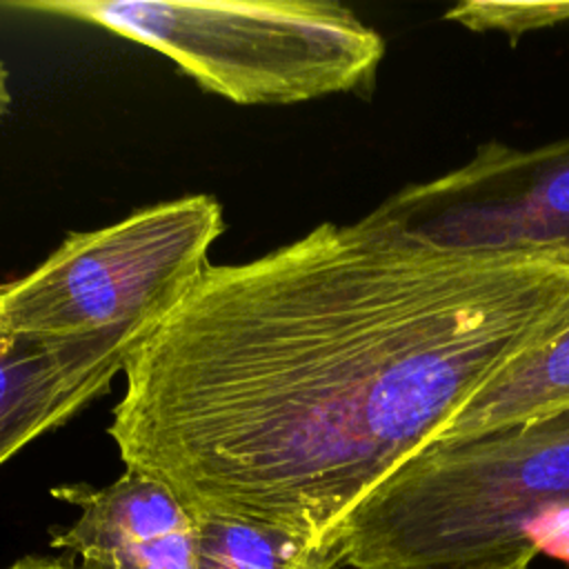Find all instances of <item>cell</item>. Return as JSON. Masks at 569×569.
Masks as SVG:
<instances>
[{
	"label": "cell",
	"instance_id": "cell-1",
	"mask_svg": "<svg viewBox=\"0 0 569 569\" xmlns=\"http://www.w3.org/2000/svg\"><path fill=\"white\" fill-rule=\"evenodd\" d=\"M569 320V262L422 242L376 207L211 264L124 369V469L329 547L498 371Z\"/></svg>",
	"mask_w": 569,
	"mask_h": 569
},
{
	"label": "cell",
	"instance_id": "cell-2",
	"mask_svg": "<svg viewBox=\"0 0 569 569\" xmlns=\"http://www.w3.org/2000/svg\"><path fill=\"white\" fill-rule=\"evenodd\" d=\"M329 549L347 569H469L529 549L569 565V411L425 447Z\"/></svg>",
	"mask_w": 569,
	"mask_h": 569
},
{
	"label": "cell",
	"instance_id": "cell-3",
	"mask_svg": "<svg viewBox=\"0 0 569 569\" xmlns=\"http://www.w3.org/2000/svg\"><path fill=\"white\" fill-rule=\"evenodd\" d=\"M2 9L102 27L176 62L236 104H293L369 89L382 38L325 0H7Z\"/></svg>",
	"mask_w": 569,
	"mask_h": 569
},
{
	"label": "cell",
	"instance_id": "cell-4",
	"mask_svg": "<svg viewBox=\"0 0 569 569\" xmlns=\"http://www.w3.org/2000/svg\"><path fill=\"white\" fill-rule=\"evenodd\" d=\"M222 231L220 202L193 193L69 233L36 269L0 284V333L73 338L156 329L209 267Z\"/></svg>",
	"mask_w": 569,
	"mask_h": 569
},
{
	"label": "cell",
	"instance_id": "cell-5",
	"mask_svg": "<svg viewBox=\"0 0 569 569\" xmlns=\"http://www.w3.org/2000/svg\"><path fill=\"white\" fill-rule=\"evenodd\" d=\"M376 209L436 247L569 262V138L533 149L489 140L465 164Z\"/></svg>",
	"mask_w": 569,
	"mask_h": 569
},
{
	"label": "cell",
	"instance_id": "cell-6",
	"mask_svg": "<svg viewBox=\"0 0 569 569\" xmlns=\"http://www.w3.org/2000/svg\"><path fill=\"white\" fill-rule=\"evenodd\" d=\"M151 331L124 327L73 338L0 333V465L107 393Z\"/></svg>",
	"mask_w": 569,
	"mask_h": 569
},
{
	"label": "cell",
	"instance_id": "cell-7",
	"mask_svg": "<svg viewBox=\"0 0 569 569\" xmlns=\"http://www.w3.org/2000/svg\"><path fill=\"white\" fill-rule=\"evenodd\" d=\"M51 496L78 518L51 533V547L80 558V569H196L198 518L160 480L140 471L104 485H58Z\"/></svg>",
	"mask_w": 569,
	"mask_h": 569
},
{
	"label": "cell",
	"instance_id": "cell-8",
	"mask_svg": "<svg viewBox=\"0 0 569 569\" xmlns=\"http://www.w3.org/2000/svg\"><path fill=\"white\" fill-rule=\"evenodd\" d=\"M569 411V320L485 382L431 445L460 442Z\"/></svg>",
	"mask_w": 569,
	"mask_h": 569
},
{
	"label": "cell",
	"instance_id": "cell-9",
	"mask_svg": "<svg viewBox=\"0 0 569 569\" xmlns=\"http://www.w3.org/2000/svg\"><path fill=\"white\" fill-rule=\"evenodd\" d=\"M196 569H342L329 547L267 522L196 513Z\"/></svg>",
	"mask_w": 569,
	"mask_h": 569
},
{
	"label": "cell",
	"instance_id": "cell-10",
	"mask_svg": "<svg viewBox=\"0 0 569 569\" xmlns=\"http://www.w3.org/2000/svg\"><path fill=\"white\" fill-rule=\"evenodd\" d=\"M538 556V549L522 551L520 556L507 560V562H496V565H482V567H469V569H531L533 558Z\"/></svg>",
	"mask_w": 569,
	"mask_h": 569
},
{
	"label": "cell",
	"instance_id": "cell-11",
	"mask_svg": "<svg viewBox=\"0 0 569 569\" xmlns=\"http://www.w3.org/2000/svg\"><path fill=\"white\" fill-rule=\"evenodd\" d=\"M7 569H71V567H64L62 562H56V560H47V558L27 556V558H20V560H16V562H13V565H9Z\"/></svg>",
	"mask_w": 569,
	"mask_h": 569
},
{
	"label": "cell",
	"instance_id": "cell-12",
	"mask_svg": "<svg viewBox=\"0 0 569 569\" xmlns=\"http://www.w3.org/2000/svg\"><path fill=\"white\" fill-rule=\"evenodd\" d=\"M11 107V87H9V69L0 60V120L7 116Z\"/></svg>",
	"mask_w": 569,
	"mask_h": 569
}]
</instances>
